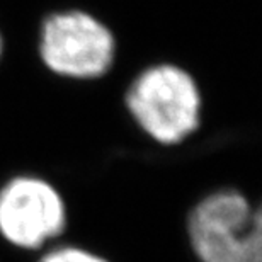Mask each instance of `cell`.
<instances>
[{
    "label": "cell",
    "mask_w": 262,
    "mask_h": 262,
    "mask_svg": "<svg viewBox=\"0 0 262 262\" xmlns=\"http://www.w3.org/2000/svg\"><path fill=\"white\" fill-rule=\"evenodd\" d=\"M126 104L136 123L160 143H179L199 124L201 96L194 78L176 65H155L131 83Z\"/></svg>",
    "instance_id": "cell-1"
},
{
    "label": "cell",
    "mask_w": 262,
    "mask_h": 262,
    "mask_svg": "<svg viewBox=\"0 0 262 262\" xmlns=\"http://www.w3.org/2000/svg\"><path fill=\"white\" fill-rule=\"evenodd\" d=\"M189 235L203 262H262L260 213L238 192L203 199L189 220Z\"/></svg>",
    "instance_id": "cell-2"
},
{
    "label": "cell",
    "mask_w": 262,
    "mask_h": 262,
    "mask_svg": "<svg viewBox=\"0 0 262 262\" xmlns=\"http://www.w3.org/2000/svg\"><path fill=\"white\" fill-rule=\"evenodd\" d=\"M116 41L107 26L83 10L50 15L39 33V55L51 72L61 77L97 78L114 61Z\"/></svg>",
    "instance_id": "cell-3"
},
{
    "label": "cell",
    "mask_w": 262,
    "mask_h": 262,
    "mask_svg": "<svg viewBox=\"0 0 262 262\" xmlns=\"http://www.w3.org/2000/svg\"><path fill=\"white\" fill-rule=\"evenodd\" d=\"M65 204L48 182L19 177L0 191V233L23 249H38L61 233Z\"/></svg>",
    "instance_id": "cell-4"
},
{
    "label": "cell",
    "mask_w": 262,
    "mask_h": 262,
    "mask_svg": "<svg viewBox=\"0 0 262 262\" xmlns=\"http://www.w3.org/2000/svg\"><path fill=\"white\" fill-rule=\"evenodd\" d=\"M39 262H107V260L77 247H61L48 252Z\"/></svg>",
    "instance_id": "cell-5"
},
{
    "label": "cell",
    "mask_w": 262,
    "mask_h": 262,
    "mask_svg": "<svg viewBox=\"0 0 262 262\" xmlns=\"http://www.w3.org/2000/svg\"><path fill=\"white\" fill-rule=\"evenodd\" d=\"M2 48H4V41H2V36H0V55H2Z\"/></svg>",
    "instance_id": "cell-6"
}]
</instances>
